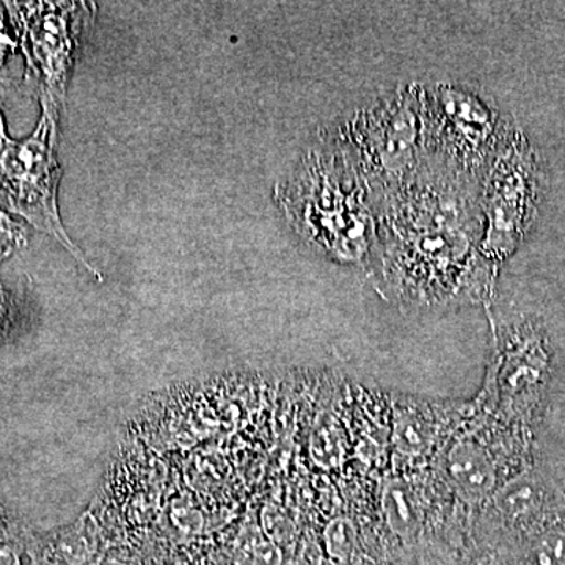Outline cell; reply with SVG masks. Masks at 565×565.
<instances>
[{"mask_svg": "<svg viewBox=\"0 0 565 565\" xmlns=\"http://www.w3.org/2000/svg\"><path fill=\"white\" fill-rule=\"evenodd\" d=\"M522 177L514 172L511 162H500L494 169L492 180L487 188V217L489 230L482 250L487 255H501L508 252L514 241L516 226L520 223L523 185L519 184Z\"/></svg>", "mask_w": 565, "mask_h": 565, "instance_id": "obj_10", "label": "cell"}, {"mask_svg": "<svg viewBox=\"0 0 565 565\" xmlns=\"http://www.w3.org/2000/svg\"><path fill=\"white\" fill-rule=\"evenodd\" d=\"M6 7L24 54L25 81L39 92L41 106L61 114L82 32L95 18V3L7 2Z\"/></svg>", "mask_w": 565, "mask_h": 565, "instance_id": "obj_4", "label": "cell"}, {"mask_svg": "<svg viewBox=\"0 0 565 565\" xmlns=\"http://www.w3.org/2000/svg\"><path fill=\"white\" fill-rule=\"evenodd\" d=\"M28 236L24 226L14 222L6 211L0 210V264L13 255L18 248L25 247Z\"/></svg>", "mask_w": 565, "mask_h": 565, "instance_id": "obj_12", "label": "cell"}, {"mask_svg": "<svg viewBox=\"0 0 565 565\" xmlns=\"http://www.w3.org/2000/svg\"><path fill=\"white\" fill-rule=\"evenodd\" d=\"M43 107L39 126L24 140H10L0 152V206L58 241L96 278L102 274L70 239L58 212L62 169L57 159L58 111Z\"/></svg>", "mask_w": 565, "mask_h": 565, "instance_id": "obj_3", "label": "cell"}, {"mask_svg": "<svg viewBox=\"0 0 565 565\" xmlns=\"http://www.w3.org/2000/svg\"><path fill=\"white\" fill-rule=\"evenodd\" d=\"M10 137L7 136L6 121H3L2 114H0V152L10 143Z\"/></svg>", "mask_w": 565, "mask_h": 565, "instance_id": "obj_19", "label": "cell"}, {"mask_svg": "<svg viewBox=\"0 0 565 565\" xmlns=\"http://www.w3.org/2000/svg\"><path fill=\"white\" fill-rule=\"evenodd\" d=\"M473 401L424 399L407 394L393 397V459L399 475L429 470L445 441L470 415Z\"/></svg>", "mask_w": 565, "mask_h": 565, "instance_id": "obj_8", "label": "cell"}, {"mask_svg": "<svg viewBox=\"0 0 565 565\" xmlns=\"http://www.w3.org/2000/svg\"><path fill=\"white\" fill-rule=\"evenodd\" d=\"M422 207L405 204L394 215L392 263L405 292L415 299L441 300L459 291L460 278L470 269V237L463 233V222L456 214L455 204L445 200L437 207V196Z\"/></svg>", "mask_w": 565, "mask_h": 565, "instance_id": "obj_2", "label": "cell"}, {"mask_svg": "<svg viewBox=\"0 0 565 565\" xmlns=\"http://www.w3.org/2000/svg\"><path fill=\"white\" fill-rule=\"evenodd\" d=\"M565 514L563 493L544 476L527 473L505 482L484 503L471 509L468 531L476 541L533 537Z\"/></svg>", "mask_w": 565, "mask_h": 565, "instance_id": "obj_6", "label": "cell"}, {"mask_svg": "<svg viewBox=\"0 0 565 565\" xmlns=\"http://www.w3.org/2000/svg\"><path fill=\"white\" fill-rule=\"evenodd\" d=\"M414 93H405L392 102L363 111L348 125L353 134L360 163L370 177L390 184L415 159L418 143V111Z\"/></svg>", "mask_w": 565, "mask_h": 565, "instance_id": "obj_7", "label": "cell"}, {"mask_svg": "<svg viewBox=\"0 0 565 565\" xmlns=\"http://www.w3.org/2000/svg\"><path fill=\"white\" fill-rule=\"evenodd\" d=\"M326 548L329 556L338 563H345L351 557L353 533L345 522H333L326 531Z\"/></svg>", "mask_w": 565, "mask_h": 565, "instance_id": "obj_13", "label": "cell"}, {"mask_svg": "<svg viewBox=\"0 0 565 565\" xmlns=\"http://www.w3.org/2000/svg\"><path fill=\"white\" fill-rule=\"evenodd\" d=\"M0 542L18 544V535L14 526L11 525L9 516L0 509Z\"/></svg>", "mask_w": 565, "mask_h": 565, "instance_id": "obj_18", "label": "cell"}, {"mask_svg": "<svg viewBox=\"0 0 565 565\" xmlns=\"http://www.w3.org/2000/svg\"><path fill=\"white\" fill-rule=\"evenodd\" d=\"M511 422L473 401L470 415L445 441L429 470L465 509L478 508L511 481L516 441Z\"/></svg>", "mask_w": 565, "mask_h": 565, "instance_id": "obj_5", "label": "cell"}, {"mask_svg": "<svg viewBox=\"0 0 565 565\" xmlns=\"http://www.w3.org/2000/svg\"><path fill=\"white\" fill-rule=\"evenodd\" d=\"M98 553V523L88 512L73 526L44 539L40 548V559L43 565H88Z\"/></svg>", "mask_w": 565, "mask_h": 565, "instance_id": "obj_11", "label": "cell"}, {"mask_svg": "<svg viewBox=\"0 0 565 565\" xmlns=\"http://www.w3.org/2000/svg\"><path fill=\"white\" fill-rule=\"evenodd\" d=\"M340 158L311 151L277 188V200L296 232L337 259H359L366 250L367 214L351 189Z\"/></svg>", "mask_w": 565, "mask_h": 565, "instance_id": "obj_1", "label": "cell"}, {"mask_svg": "<svg viewBox=\"0 0 565 565\" xmlns=\"http://www.w3.org/2000/svg\"><path fill=\"white\" fill-rule=\"evenodd\" d=\"M17 36L11 35L9 28H7L6 18L0 13V66L7 61V57L17 50Z\"/></svg>", "mask_w": 565, "mask_h": 565, "instance_id": "obj_16", "label": "cell"}, {"mask_svg": "<svg viewBox=\"0 0 565 565\" xmlns=\"http://www.w3.org/2000/svg\"><path fill=\"white\" fill-rule=\"evenodd\" d=\"M0 565H25L21 545L0 542Z\"/></svg>", "mask_w": 565, "mask_h": 565, "instance_id": "obj_17", "label": "cell"}, {"mask_svg": "<svg viewBox=\"0 0 565 565\" xmlns=\"http://www.w3.org/2000/svg\"><path fill=\"white\" fill-rule=\"evenodd\" d=\"M430 118L434 132L460 163L476 162L493 129L492 115L481 102L451 87L438 88Z\"/></svg>", "mask_w": 565, "mask_h": 565, "instance_id": "obj_9", "label": "cell"}, {"mask_svg": "<svg viewBox=\"0 0 565 565\" xmlns=\"http://www.w3.org/2000/svg\"><path fill=\"white\" fill-rule=\"evenodd\" d=\"M18 313H20V308L13 297H10V294L3 291L0 286V343L6 341L17 327Z\"/></svg>", "mask_w": 565, "mask_h": 565, "instance_id": "obj_15", "label": "cell"}, {"mask_svg": "<svg viewBox=\"0 0 565 565\" xmlns=\"http://www.w3.org/2000/svg\"><path fill=\"white\" fill-rule=\"evenodd\" d=\"M244 557L248 565H280L281 563L277 546L266 541H258L253 545H248Z\"/></svg>", "mask_w": 565, "mask_h": 565, "instance_id": "obj_14", "label": "cell"}]
</instances>
